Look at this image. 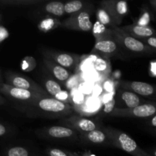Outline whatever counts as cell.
<instances>
[{"mask_svg": "<svg viewBox=\"0 0 156 156\" xmlns=\"http://www.w3.org/2000/svg\"><path fill=\"white\" fill-rule=\"evenodd\" d=\"M8 156H28V152L24 148L17 146L9 149Z\"/></svg>", "mask_w": 156, "mask_h": 156, "instance_id": "cell-20", "label": "cell"}, {"mask_svg": "<svg viewBox=\"0 0 156 156\" xmlns=\"http://www.w3.org/2000/svg\"><path fill=\"white\" fill-rule=\"evenodd\" d=\"M149 21V15L148 13H146L143 15V17H142L140 21H139V26H144V27H146V24H148Z\"/></svg>", "mask_w": 156, "mask_h": 156, "instance_id": "cell-26", "label": "cell"}, {"mask_svg": "<svg viewBox=\"0 0 156 156\" xmlns=\"http://www.w3.org/2000/svg\"><path fill=\"white\" fill-rule=\"evenodd\" d=\"M115 105V100L114 98H111V100L108 101V102L105 104V112L110 113L113 111Z\"/></svg>", "mask_w": 156, "mask_h": 156, "instance_id": "cell-24", "label": "cell"}, {"mask_svg": "<svg viewBox=\"0 0 156 156\" xmlns=\"http://www.w3.org/2000/svg\"><path fill=\"white\" fill-rule=\"evenodd\" d=\"M40 108L45 111L48 112H60L65 110L66 105L60 101L55 100V99L45 98L42 99L39 102Z\"/></svg>", "mask_w": 156, "mask_h": 156, "instance_id": "cell-1", "label": "cell"}, {"mask_svg": "<svg viewBox=\"0 0 156 156\" xmlns=\"http://www.w3.org/2000/svg\"><path fill=\"white\" fill-rule=\"evenodd\" d=\"M153 5H154V6H155V7H156V2H154Z\"/></svg>", "mask_w": 156, "mask_h": 156, "instance_id": "cell-32", "label": "cell"}, {"mask_svg": "<svg viewBox=\"0 0 156 156\" xmlns=\"http://www.w3.org/2000/svg\"><path fill=\"white\" fill-rule=\"evenodd\" d=\"M82 8V2L79 1V0H75V1L69 2L65 5V12L68 14L74 13V12H79Z\"/></svg>", "mask_w": 156, "mask_h": 156, "instance_id": "cell-15", "label": "cell"}, {"mask_svg": "<svg viewBox=\"0 0 156 156\" xmlns=\"http://www.w3.org/2000/svg\"><path fill=\"white\" fill-rule=\"evenodd\" d=\"M88 137L90 141L94 143H101L105 140V133L99 130H94L89 132V133L88 134Z\"/></svg>", "mask_w": 156, "mask_h": 156, "instance_id": "cell-17", "label": "cell"}, {"mask_svg": "<svg viewBox=\"0 0 156 156\" xmlns=\"http://www.w3.org/2000/svg\"><path fill=\"white\" fill-rule=\"evenodd\" d=\"M124 45L126 48L134 52H142L146 50V47L141 41H137L132 37L124 38Z\"/></svg>", "mask_w": 156, "mask_h": 156, "instance_id": "cell-8", "label": "cell"}, {"mask_svg": "<svg viewBox=\"0 0 156 156\" xmlns=\"http://www.w3.org/2000/svg\"><path fill=\"white\" fill-rule=\"evenodd\" d=\"M12 83L15 88H21V89L28 90L30 87V82L27 79L22 77H19V76L14 77L12 80Z\"/></svg>", "mask_w": 156, "mask_h": 156, "instance_id": "cell-13", "label": "cell"}, {"mask_svg": "<svg viewBox=\"0 0 156 156\" xmlns=\"http://www.w3.org/2000/svg\"><path fill=\"white\" fill-rule=\"evenodd\" d=\"M152 125L153 126H156V116H155V117L152 118Z\"/></svg>", "mask_w": 156, "mask_h": 156, "instance_id": "cell-30", "label": "cell"}, {"mask_svg": "<svg viewBox=\"0 0 156 156\" xmlns=\"http://www.w3.org/2000/svg\"><path fill=\"white\" fill-rule=\"evenodd\" d=\"M94 48L105 53H111L114 52L117 49V45L115 43L109 40H104L96 43Z\"/></svg>", "mask_w": 156, "mask_h": 156, "instance_id": "cell-9", "label": "cell"}, {"mask_svg": "<svg viewBox=\"0 0 156 156\" xmlns=\"http://www.w3.org/2000/svg\"><path fill=\"white\" fill-rule=\"evenodd\" d=\"M9 34L7 29L5 27H2V26H0V43L5 41L6 38L9 37Z\"/></svg>", "mask_w": 156, "mask_h": 156, "instance_id": "cell-25", "label": "cell"}, {"mask_svg": "<svg viewBox=\"0 0 156 156\" xmlns=\"http://www.w3.org/2000/svg\"><path fill=\"white\" fill-rule=\"evenodd\" d=\"M116 10L120 15H123L127 12V3L124 1H120L117 3Z\"/></svg>", "mask_w": 156, "mask_h": 156, "instance_id": "cell-23", "label": "cell"}, {"mask_svg": "<svg viewBox=\"0 0 156 156\" xmlns=\"http://www.w3.org/2000/svg\"><path fill=\"white\" fill-rule=\"evenodd\" d=\"M119 142L122 149L127 152H133L137 149V144L135 140L126 133H121L119 136Z\"/></svg>", "mask_w": 156, "mask_h": 156, "instance_id": "cell-5", "label": "cell"}, {"mask_svg": "<svg viewBox=\"0 0 156 156\" xmlns=\"http://www.w3.org/2000/svg\"><path fill=\"white\" fill-rule=\"evenodd\" d=\"M78 125H79V128L81 129L84 131H87V132H91V131L95 130L96 128L95 124L92 121L89 120H85V119L79 120Z\"/></svg>", "mask_w": 156, "mask_h": 156, "instance_id": "cell-19", "label": "cell"}, {"mask_svg": "<svg viewBox=\"0 0 156 156\" xmlns=\"http://www.w3.org/2000/svg\"><path fill=\"white\" fill-rule=\"evenodd\" d=\"M1 91L3 92H7L12 98L18 100H27L31 97V93L30 91L21 88H15V87H9L8 85H3L2 86Z\"/></svg>", "mask_w": 156, "mask_h": 156, "instance_id": "cell-2", "label": "cell"}, {"mask_svg": "<svg viewBox=\"0 0 156 156\" xmlns=\"http://www.w3.org/2000/svg\"><path fill=\"white\" fill-rule=\"evenodd\" d=\"M46 10L56 16H61L65 13V5L59 2H53L46 5Z\"/></svg>", "mask_w": 156, "mask_h": 156, "instance_id": "cell-11", "label": "cell"}, {"mask_svg": "<svg viewBox=\"0 0 156 156\" xmlns=\"http://www.w3.org/2000/svg\"><path fill=\"white\" fill-rule=\"evenodd\" d=\"M5 133H6L5 127L3 125L0 124V136L5 135Z\"/></svg>", "mask_w": 156, "mask_h": 156, "instance_id": "cell-29", "label": "cell"}, {"mask_svg": "<svg viewBox=\"0 0 156 156\" xmlns=\"http://www.w3.org/2000/svg\"><path fill=\"white\" fill-rule=\"evenodd\" d=\"M53 74H54L55 77L59 81H66L69 79V72L66 69H65L62 67L59 66H56L53 68Z\"/></svg>", "mask_w": 156, "mask_h": 156, "instance_id": "cell-16", "label": "cell"}, {"mask_svg": "<svg viewBox=\"0 0 156 156\" xmlns=\"http://www.w3.org/2000/svg\"><path fill=\"white\" fill-rule=\"evenodd\" d=\"M49 134L55 138H66L73 134L72 129L62 126H53L49 129Z\"/></svg>", "mask_w": 156, "mask_h": 156, "instance_id": "cell-7", "label": "cell"}, {"mask_svg": "<svg viewBox=\"0 0 156 156\" xmlns=\"http://www.w3.org/2000/svg\"><path fill=\"white\" fill-rule=\"evenodd\" d=\"M46 88L47 91L53 96H57L59 93L62 92L60 85L53 80H49L46 82Z\"/></svg>", "mask_w": 156, "mask_h": 156, "instance_id": "cell-14", "label": "cell"}, {"mask_svg": "<svg viewBox=\"0 0 156 156\" xmlns=\"http://www.w3.org/2000/svg\"><path fill=\"white\" fill-rule=\"evenodd\" d=\"M50 156H67L65 152L59 150V149H52L50 152Z\"/></svg>", "mask_w": 156, "mask_h": 156, "instance_id": "cell-27", "label": "cell"}, {"mask_svg": "<svg viewBox=\"0 0 156 156\" xmlns=\"http://www.w3.org/2000/svg\"><path fill=\"white\" fill-rule=\"evenodd\" d=\"M133 32L135 34L139 37H152L155 34L153 29L150 28L149 27H144V26H135L133 28Z\"/></svg>", "mask_w": 156, "mask_h": 156, "instance_id": "cell-12", "label": "cell"}, {"mask_svg": "<svg viewBox=\"0 0 156 156\" xmlns=\"http://www.w3.org/2000/svg\"><path fill=\"white\" fill-rule=\"evenodd\" d=\"M147 44H149L150 47L156 49V37H151L148 38Z\"/></svg>", "mask_w": 156, "mask_h": 156, "instance_id": "cell-28", "label": "cell"}, {"mask_svg": "<svg viewBox=\"0 0 156 156\" xmlns=\"http://www.w3.org/2000/svg\"><path fill=\"white\" fill-rule=\"evenodd\" d=\"M131 88L136 93L143 96L152 95L155 91L154 87L146 82H133L131 83Z\"/></svg>", "mask_w": 156, "mask_h": 156, "instance_id": "cell-4", "label": "cell"}, {"mask_svg": "<svg viewBox=\"0 0 156 156\" xmlns=\"http://www.w3.org/2000/svg\"><path fill=\"white\" fill-rule=\"evenodd\" d=\"M98 17L99 22L101 24H109L111 22V17L109 16V15L108 14V12H106V11L103 10V9H101L98 12Z\"/></svg>", "mask_w": 156, "mask_h": 156, "instance_id": "cell-21", "label": "cell"}, {"mask_svg": "<svg viewBox=\"0 0 156 156\" xmlns=\"http://www.w3.org/2000/svg\"><path fill=\"white\" fill-rule=\"evenodd\" d=\"M154 155L156 156V150L155 151V152H154Z\"/></svg>", "mask_w": 156, "mask_h": 156, "instance_id": "cell-33", "label": "cell"}, {"mask_svg": "<svg viewBox=\"0 0 156 156\" xmlns=\"http://www.w3.org/2000/svg\"><path fill=\"white\" fill-rule=\"evenodd\" d=\"M76 21L79 28L83 31H89L92 27L91 21H90L89 14L86 12H81L77 16Z\"/></svg>", "mask_w": 156, "mask_h": 156, "instance_id": "cell-6", "label": "cell"}, {"mask_svg": "<svg viewBox=\"0 0 156 156\" xmlns=\"http://www.w3.org/2000/svg\"><path fill=\"white\" fill-rule=\"evenodd\" d=\"M0 100H2V99H1V98H0Z\"/></svg>", "mask_w": 156, "mask_h": 156, "instance_id": "cell-34", "label": "cell"}, {"mask_svg": "<svg viewBox=\"0 0 156 156\" xmlns=\"http://www.w3.org/2000/svg\"><path fill=\"white\" fill-rule=\"evenodd\" d=\"M94 67L97 71L104 72L108 69V63L103 59H97L94 62Z\"/></svg>", "mask_w": 156, "mask_h": 156, "instance_id": "cell-22", "label": "cell"}, {"mask_svg": "<svg viewBox=\"0 0 156 156\" xmlns=\"http://www.w3.org/2000/svg\"><path fill=\"white\" fill-rule=\"evenodd\" d=\"M134 115L138 117H149L156 114V105L153 104H145L139 105L133 111Z\"/></svg>", "mask_w": 156, "mask_h": 156, "instance_id": "cell-3", "label": "cell"}, {"mask_svg": "<svg viewBox=\"0 0 156 156\" xmlns=\"http://www.w3.org/2000/svg\"><path fill=\"white\" fill-rule=\"evenodd\" d=\"M152 71H153V73H155V74H156V63L153 64V65H152Z\"/></svg>", "mask_w": 156, "mask_h": 156, "instance_id": "cell-31", "label": "cell"}, {"mask_svg": "<svg viewBox=\"0 0 156 156\" xmlns=\"http://www.w3.org/2000/svg\"><path fill=\"white\" fill-rule=\"evenodd\" d=\"M122 98L124 101L126 106L130 108H136L140 105V98L133 92L125 91L122 94Z\"/></svg>", "mask_w": 156, "mask_h": 156, "instance_id": "cell-10", "label": "cell"}, {"mask_svg": "<svg viewBox=\"0 0 156 156\" xmlns=\"http://www.w3.org/2000/svg\"><path fill=\"white\" fill-rule=\"evenodd\" d=\"M57 62L64 67H70L74 62V59L69 54H60L56 58Z\"/></svg>", "mask_w": 156, "mask_h": 156, "instance_id": "cell-18", "label": "cell"}]
</instances>
